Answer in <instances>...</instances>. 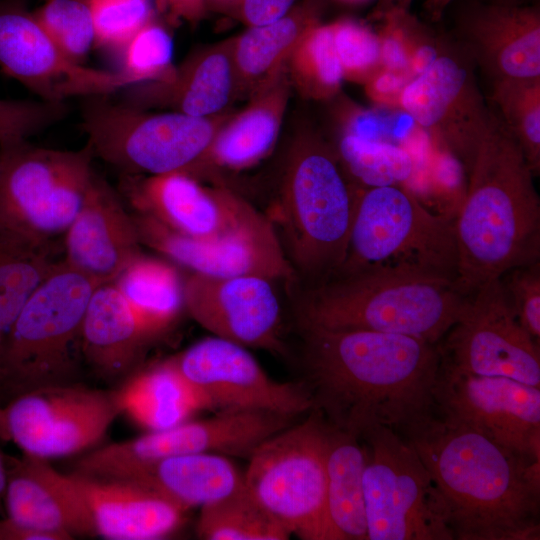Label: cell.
<instances>
[{
  "mask_svg": "<svg viewBox=\"0 0 540 540\" xmlns=\"http://www.w3.org/2000/svg\"><path fill=\"white\" fill-rule=\"evenodd\" d=\"M272 283L257 276L191 272L184 279V309L213 336L285 354L281 306Z\"/></svg>",
  "mask_w": 540,
  "mask_h": 540,
  "instance_id": "d6986e66",
  "label": "cell"
},
{
  "mask_svg": "<svg viewBox=\"0 0 540 540\" xmlns=\"http://www.w3.org/2000/svg\"><path fill=\"white\" fill-rule=\"evenodd\" d=\"M96 282L60 261L14 320L0 353V379L26 392L65 383L81 355V330Z\"/></svg>",
  "mask_w": 540,
  "mask_h": 540,
  "instance_id": "52a82bcc",
  "label": "cell"
},
{
  "mask_svg": "<svg viewBox=\"0 0 540 540\" xmlns=\"http://www.w3.org/2000/svg\"><path fill=\"white\" fill-rule=\"evenodd\" d=\"M317 23L310 12H296L261 26H252L232 43L236 81L259 84L277 76L303 33Z\"/></svg>",
  "mask_w": 540,
  "mask_h": 540,
  "instance_id": "1f68e13d",
  "label": "cell"
},
{
  "mask_svg": "<svg viewBox=\"0 0 540 540\" xmlns=\"http://www.w3.org/2000/svg\"><path fill=\"white\" fill-rule=\"evenodd\" d=\"M133 219L141 244L193 273L273 282L297 279L273 221L260 211L236 231L213 240L184 236L147 215L137 213Z\"/></svg>",
  "mask_w": 540,
  "mask_h": 540,
  "instance_id": "2e32d148",
  "label": "cell"
},
{
  "mask_svg": "<svg viewBox=\"0 0 540 540\" xmlns=\"http://www.w3.org/2000/svg\"><path fill=\"white\" fill-rule=\"evenodd\" d=\"M1 1V0H0Z\"/></svg>",
  "mask_w": 540,
  "mask_h": 540,
  "instance_id": "11a10c76",
  "label": "cell"
},
{
  "mask_svg": "<svg viewBox=\"0 0 540 540\" xmlns=\"http://www.w3.org/2000/svg\"><path fill=\"white\" fill-rule=\"evenodd\" d=\"M325 422L327 540H367L362 442L359 437Z\"/></svg>",
  "mask_w": 540,
  "mask_h": 540,
  "instance_id": "f1b7e54d",
  "label": "cell"
},
{
  "mask_svg": "<svg viewBox=\"0 0 540 540\" xmlns=\"http://www.w3.org/2000/svg\"><path fill=\"white\" fill-rule=\"evenodd\" d=\"M52 248H36L0 235V353L21 308L58 266Z\"/></svg>",
  "mask_w": 540,
  "mask_h": 540,
  "instance_id": "836d02e7",
  "label": "cell"
},
{
  "mask_svg": "<svg viewBox=\"0 0 540 540\" xmlns=\"http://www.w3.org/2000/svg\"><path fill=\"white\" fill-rule=\"evenodd\" d=\"M287 97V80L279 73L258 89L243 111L218 129L204 156L186 172L195 175L212 164L242 170L261 161L278 138Z\"/></svg>",
  "mask_w": 540,
  "mask_h": 540,
  "instance_id": "484cf974",
  "label": "cell"
},
{
  "mask_svg": "<svg viewBox=\"0 0 540 540\" xmlns=\"http://www.w3.org/2000/svg\"><path fill=\"white\" fill-rule=\"evenodd\" d=\"M359 438L367 540H454L445 502L410 443L383 425Z\"/></svg>",
  "mask_w": 540,
  "mask_h": 540,
  "instance_id": "9c48e42d",
  "label": "cell"
},
{
  "mask_svg": "<svg viewBox=\"0 0 540 540\" xmlns=\"http://www.w3.org/2000/svg\"><path fill=\"white\" fill-rule=\"evenodd\" d=\"M7 484V464L0 450V515L5 517V492Z\"/></svg>",
  "mask_w": 540,
  "mask_h": 540,
  "instance_id": "681fc988",
  "label": "cell"
},
{
  "mask_svg": "<svg viewBox=\"0 0 540 540\" xmlns=\"http://www.w3.org/2000/svg\"><path fill=\"white\" fill-rule=\"evenodd\" d=\"M6 516L61 540L96 536L80 491L70 474H62L48 459L24 454L7 465Z\"/></svg>",
  "mask_w": 540,
  "mask_h": 540,
  "instance_id": "7402d4cb",
  "label": "cell"
},
{
  "mask_svg": "<svg viewBox=\"0 0 540 540\" xmlns=\"http://www.w3.org/2000/svg\"><path fill=\"white\" fill-rule=\"evenodd\" d=\"M116 395L121 413L149 431L174 427L202 409L169 360L134 374Z\"/></svg>",
  "mask_w": 540,
  "mask_h": 540,
  "instance_id": "4dcf8cb0",
  "label": "cell"
},
{
  "mask_svg": "<svg viewBox=\"0 0 540 540\" xmlns=\"http://www.w3.org/2000/svg\"><path fill=\"white\" fill-rule=\"evenodd\" d=\"M500 120L519 145L534 175L540 172V77L493 81Z\"/></svg>",
  "mask_w": 540,
  "mask_h": 540,
  "instance_id": "d590c367",
  "label": "cell"
},
{
  "mask_svg": "<svg viewBox=\"0 0 540 540\" xmlns=\"http://www.w3.org/2000/svg\"><path fill=\"white\" fill-rule=\"evenodd\" d=\"M0 66L40 99L103 96L126 85L119 73L85 67L67 57L32 12L0 1Z\"/></svg>",
  "mask_w": 540,
  "mask_h": 540,
  "instance_id": "ac0fdd59",
  "label": "cell"
},
{
  "mask_svg": "<svg viewBox=\"0 0 540 540\" xmlns=\"http://www.w3.org/2000/svg\"><path fill=\"white\" fill-rule=\"evenodd\" d=\"M293 79L306 96L324 100L334 96L344 79L335 51L331 25L310 26L288 59Z\"/></svg>",
  "mask_w": 540,
  "mask_h": 540,
  "instance_id": "8d00e7d4",
  "label": "cell"
},
{
  "mask_svg": "<svg viewBox=\"0 0 540 540\" xmlns=\"http://www.w3.org/2000/svg\"><path fill=\"white\" fill-rule=\"evenodd\" d=\"M235 82L232 43L224 44L190 57L176 68L169 83L128 87L124 103L138 108L163 105L188 115L211 117L228 103Z\"/></svg>",
  "mask_w": 540,
  "mask_h": 540,
  "instance_id": "d4e9b609",
  "label": "cell"
},
{
  "mask_svg": "<svg viewBox=\"0 0 540 540\" xmlns=\"http://www.w3.org/2000/svg\"><path fill=\"white\" fill-rule=\"evenodd\" d=\"M32 13L48 37L71 60L81 63L95 45L93 20L85 0H46Z\"/></svg>",
  "mask_w": 540,
  "mask_h": 540,
  "instance_id": "f35d334b",
  "label": "cell"
},
{
  "mask_svg": "<svg viewBox=\"0 0 540 540\" xmlns=\"http://www.w3.org/2000/svg\"><path fill=\"white\" fill-rule=\"evenodd\" d=\"M499 280L516 318L540 343V261L515 267Z\"/></svg>",
  "mask_w": 540,
  "mask_h": 540,
  "instance_id": "7bdbcfd3",
  "label": "cell"
},
{
  "mask_svg": "<svg viewBox=\"0 0 540 540\" xmlns=\"http://www.w3.org/2000/svg\"><path fill=\"white\" fill-rule=\"evenodd\" d=\"M468 172L455 217L456 281L471 294L540 261V199L522 150L492 113Z\"/></svg>",
  "mask_w": 540,
  "mask_h": 540,
  "instance_id": "3957f363",
  "label": "cell"
},
{
  "mask_svg": "<svg viewBox=\"0 0 540 540\" xmlns=\"http://www.w3.org/2000/svg\"><path fill=\"white\" fill-rule=\"evenodd\" d=\"M196 532L205 540H285L290 532L248 491L200 507Z\"/></svg>",
  "mask_w": 540,
  "mask_h": 540,
  "instance_id": "d6a6232c",
  "label": "cell"
},
{
  "mask_svg": "<svg viewBox=\"0 0 540 540\" xmlns=\"http://www.w3.org/2000/svg\"><path fill=\"white\" fill-rule=\"evenodd\" d=\"M330 25L344 79L364 84L381 68L377 33L350 19L339 20Z\"/></svg>",
  "mask_w": 540,
  "mask_h": 540,
  "instance_id": "60d3db41",
  "label": "cell"
},
{
  "mask_svg": "<svg viewBox=\"0 0 540 540\" xmlns=\"http://www.w3.org/2000/svg\"><path fill=\"white\" fill-rule=\"evenodd\" d=\"M173 40L167 30L153 20L137 31L120 51L117 70L126 88L139 84H166L173 80Z\"/></svg>",
  "mask_w": 540,
  "mask_h": 540,
  "instance_id": "74e56055",
  "label": "cell"
},
{
  "mask_svg": "<svg viewBox=\"0 0 540 540\" xmlns=\"http://www.w3.org/2000/svg\"><path fill=\"white\" fill-rule=\"evenodd\" d=\"M325 423L311 409L305 419L263 441L244 473L248 491L303 540H327Z\"/></svg>",
  "mask_w": 540,
  "mask_h": 540,
  "instance_id": "8fae6325",
  "label": "cell"
},
{
  "mask_svg": "<svg viewBox=\"0 0 540 540\" xmlns=\"http://www.w3.org/2000/svg\"><path fill=\"white\" fill-rule=\"evenodd\" d=\"M120 479L149 487L188 510L215 502L245 486L244 474L227 456L218 453L163 458Z\"/></svg>",
  "mask_w": 540,
  "mask_h": 540,
  "instance_id": "83f0119b",
  "label": "cell"
},
{
  "mask_svg": "<svg viewBox=\"0 0 540 540\" xmlns=\"http://www.w3.org/2000/svg\"><path fill=\"white\" fill-rule=\"evenodd\" d=\"M451 1L452 0H427L425 8L431 16L437 18L443 13Z\"/></svg>",
  "mask_w": 540,
  "mask_h": 540,
  "instance_id": "f907efd6",
  "label": "cell"
},
{
  "mask_svg": "<svg viewBox=\"0 0 540 540\" xmlns=\"http://www.w3.org/2000/svg\"><path fill=\"white\" fill-rule=\"evenodd\" d=\"M82 127L94 156L128 174L188 171L204 156L219 126L211 117L149 113L102 96L89 97Z\"/></svg>",
  "mask_w": 540,
  "mask_h": 540,
  "instance_id": "30bf717a",
  "label": "cell"
},
{
  "mask_svg": "<svg viewBox=\"0 0 540 540\" xmlns=\"http://www.w3.org/2000/svg\"><path fill=\"white\" fill-rule=\"evenodd\" d=\"M0 540H61L55 534L37 530L7 516L0 519Z\"/></svg>",
  "mask_w": 540,
  "mask_h": 540,
  "instance_id": "7dc6e473",
  "label": "cell"
},
{
  "mask_svg": "<svg viewBox=\"0 0 540 540\" xmlns=\"http://www.w3.org/2000/svg\"><path fill=\"white\" fill-rule=\"evenodd\" d=\"M293 0H242L243 15L251 26L279 20L290 9Z\"/></svg>",
  "mask_w": 540,
  "mask_h": 540,
  "instance_id": "bcb514c9",
  "label": "cell"
},
{
  "mask_svg": "<svg viewBox=\"0 0 540 540\" xmlns=\"http://www.w3.org/2000/svg\"><path fill=\"white\" fill-rule=\"evenodd\" d=\"M358 186L347 178L336 151L318 137L291 150L276 206L277 230L297 279L320 282L342 265Z\"/></svg>",
  "mask_w": 540,
  "mask_h": 540,
  "instance_id": "5b68a950",
  "label": "cell"
},
{
  "mask_svg": "<svg viewBox=\"0 0 540 540\" xmlns=\"http://www.w3.org/2000/svg\"><path fill=\"white\" fill-rule=\"evenodd\" d=\"M460 32L470 53L493 81L540 77L538 6L480 4L463 15Z\"/></svg>",
  "mask_w": 540,
  "mask_h": 540,
  "instance_id": "603a6c76",
  "label": "cell"
},
{
  "mask_svg": "<svg viewBox=\"0 0 540 540\" xmlns=\"http://www.w3.org/2000/svg\"><path fill=\"white\" fill-rule=\"evenodd\" d=\"M399 107L469 170L491 112L463 60L442 52L405 86Z\"/></svg>",
  "mask_w": 540,
  "mask_h": 540,
  "instance_id": "e0dca14e",
  "label": "cell"
},
{
  "mask_svg": "<svg viewBox=\"0 0 540 540\" xmlns=\"http://www.w3.org/2000/svg\"><path fill=\"white\" fill-rule=\"evenodd\" d=\"M0 235L36 248H52L77 215L93 175L91 146L77 151L32 147L1 148Z\"/></svg>",
  "mask_w": 540,
  "mask_h": 540,
  "instance_id": "ba28073f",
  "label": "cell"
},
{
  "mask_svg": "<svg viewBox=\"0 0 540 540\" xmlns=\"http://www.w3.org/2000/svg\"><path fill=\"white\" fill-rule=\"evenodd\" d=\"M6 165V156L5 154L0 150V178L3 174V171L5 169Z\"/></svg>",
  "mask_w": 540,
  "mask_h": 540,
  "instance_id": "db71d44e",
  "label": "cell"
},
{
  "mask_svg": "<svg viewBox=\"0 0 540 540\" xmlns=\"http://www.w3.org/2000/svg\"><path fill=\"white\" fill-rule=\"evenodd\" d=\"M140 245L133 215L110 184L93 173L65 232L64 263L98 285L112 283L141 253Z\"/></svg>",
  "mask_w": 540,
  "mask_h": 540,
  "instance_id": "44dd1931",
  "label": "cell"
},
{
  "mask_svg": "<svg viewBox=\"0 0 540 540\" xmlns=\"http://www.w3.org/2000/svg\"><path fill=\"white\" fill-rule=\"evenodd\" d=\"M391 2L392 0H379L375 10V15L380 18L387 11Z\"/></svg>",
  "mask_w": 540,
  "mask_h": 540,
  "instance_id": "f5cc1de1",
  "label": "cell"
},
{
  "mask_svg": "<svg viewBox=\"0 0 540 540\" xmlns=\"http://www.w3.org/2000/svg\"><path fill=\"white\" fill-rule=\"evenodd\" d=\"M149 337L114 285H98L87 304L81 355L106 379L130 372Z\"/></svg>",
  "mask_w": 540,
  "mask_h": 540,
  "instance_id": "4316f807",
  "label": "cell"
},
{
  "mask_svg": "<svg viewBox=\"0 0 540 540\" xmlns=\"http://www.w3.org/2000/svg\"><path fill=\"white\" fill-rule=\"evenodd\" d=\"M468 295L446 277L395 271L336 274L300 291L296 323L401 334L438 344L460 317Z\"/></svg>",
  "mask_w": 540,
  "mask_h": 540,
  "instance_id": "277c9868",
  "label": "cell"
},
{
  "mask_svg": "<svg viewBox=\"0 0 540 540\" xmlns=\"http://www.w3.org/2000/svg\"><path fill=\"white\" fill-rule=\"evenodd\" d=\"M346 174L360 188L402 186L415 174L416 159L404 146L343 133L336 150Z\"/></svg>",
  "mask_w": 540,
  "mask_h": 540,
  "instance_id": "e575fe53",
  "label": "cell"
},
{
  "mask_svg": "<svg viewBox=\"0 0 540 540\" xmlns=\"http://www.w3.org/2000/svg\"><path fill=\"white\" fill-rule=\"evenodd\" d=\"M112 283L149 339L169 328L184 309V279L164 260L140 253Z\"/></svg>",
  "mask_w": 540,
  "mask_h": 540,
  "instance_id": "f546056e",
  "label": "cell"
},
{
  "mask_svg": "<svg viewBox=\"0 0 540 540\" xmlns=\"http://www.w3.org/2000/svg\"><path fill=\"white\" fill-rule=\"evenodd\" d=\"M411 80L406 72L381 67L364 83L365 91L376 104L399 107L400 96Z\"/></svg>",
  "mask_w": 540,
  "mask_h": 540,
  "instance_id": "f6af8a7d",
  "label": "cell"
},
{
  "mask_svg": "<svg viewBox=\"0 0 540 540\" xmlns=\"http://www.w3.org/2000/svg\"><path fill=\"white\" fill-rule=\"evenodd\" d=\"M89 510L96 535L109 540H154L180 527L188 509L127 479L70 474Z\"/></svg>",
  "mask_w": 540,
  "mask_h": 540,
  "instance_id": "cb8c5ba5",
  "label": "cell"
},
{
  "mask_svg": "<svg viewBox=\"0 0 540 540\" xmlns=\"http://www.w3.org/2000/svg\"><path fill=\"white\" fill-rule=\"evenodd\" d=\"M168 360L202 409L295 416L312 409L302 382L272 379L247 348L235 342L207 337Z\"/></svg>",
  "mask_w": 540,
  "mask_h": 540,
  "instance_id": "5bb4252c",
  "label": "cell"
},
{
  "mask_svg": "<svg viewBox=\"0 0 540 540\" xmlns=\"http://www.w3.org/2000/svg\"><path fill=\"white\" fill-rule=\"evenodd\" d=\"M297 328L299 381L331 425L357 437L383 425L404 437L439 415L438 344L370 330Z\"/></svg>",
  "mask_w": 540,
  "mask_h": 540,
  "instance_id": "6da1fadb",
  "label": "cell"
},
{
  "mask_svg": "<svg viewBox=\"0 0 540 540\" xmlns=\"http://www.w3.org/2000/svg\"><path fill=\"white\" fill-rule=\"evenodd\" d=\"M435 401L440 415L495 443L540 460V387L504 376H480L441 364Z\"/></svg>",
  "mask_w": 540,
  "mask_h": 540,
  "instance_id": "9a60e30c",
  "label": "cell"
},
{
  "mask_svg": "<svg viewBox=\"0 0 540 540\" xmlns=\"http://www.w3.org/2000/svg\"><path fill=\"white\" fill-rule=\"evenodd\" d=\"M67 114L65 102L0 98V147L12 146L59 122Z\"/></svg>",
  "mask_w": 540,
  "mask_h": 540,
  "instance_id": "b9f144b4",
  "label": "cell"
},
{
  "mask_svg": "<svg viewBox=\"0 0 540 540\" xmlns=\"http://www.w3.org/2000/svg\"><path fill=\"white\" fill-rule=\"evenodd\" d=\"M438 346L441 364L451 369L540 387V343L516 318L499 279L468 295Z\"/></svg>",
  "mask_w": 540,
  "mask_h": 540,
  "instance_id": "4fadbf2b",
  "label": "cell"
},
{
  "mask_svg": "<svg viewBox=\"0 0 540 540\" xmlns=\"http://www.w3.org/2000/svg\"><path fill=\"white\" fill-rule=\"evenodd\" d=\"M122 192L138 214L184 236L213 240L232 233L259 211L222 187H207L185 171L122 180Z\"/></svg>",
  "mask_w": 540,
  "mask_h": 540,
  "instance_id": "ffe728a7",
  "label": "cell"
},
{
  "mask_svg": "<svg viewBox=\"0 0 540 540\" xmlns=\"http://www.w3.org/2000/svg\"><path fill=\"white\" fill-rule=\"evenodd\" d=\"M120 414L116 391L44 385L21 393L0 409V437L24 454L62 457L96 444Z\"/></svg>",
  "mask_w": 540,
  "mask_h": 540,
  "instance_id": "7c38bea8",
  "label": "cell"
},
{
  "mask_svg": "<svg viewBox=\"0 0 540 540\" xmlns=\"http://www.w3.org/2000/svg\"><path fill=\"white\" fill-rule=\"evenodd\" d=\"M407 12L394 10L380 17L382 26L377 35L380 43L381 67L406 72L410 75L405 31V14Z\"/></svg>",
  "mask_w": 540,
  "mask_h": 540,
  "instance_id": "ee69618b",
  "label": "cell"
},
{
  "mask_svg": "<svg viewBox=\"0 0 540 540\" xmlns=\"http://www.w3.org/2000/svg\"><path fill=\"white\" fill-rule=\"evenodd\" d=\"M166 3L173 13L186 20L198 19L204 8L203 0H166Z\"/></svg>",
  "mask_w": 540,
  "mask_h": 540,
  "instance_id": "c3c4849f",
  "label": "cell"
},
{
  "mask_svg": "<svg viewBox=\"0 0 540 540\" xmlns=\"http://www.w3.org/2000/svg\"><path fill=\"white\" fill-rule=\"evenodd\" d=\"M412 1L413 0H392V2L389 5V8L387 9V11L384 14H386V13H388L390 11H394V10L408 11L409 6L411 5Z\"/></svg>",
  "mask_w": 540,
  "mask_h": 540,
  "instance_id": "816d5d0a",
  "label": "cell"
},
{
  "mask_svg": "<svg viewBox=\"0 0 540 540\" xmlns=\"http://www.w3.org/2000/svg\"><path fill=\"white\" fill-rule=\"evenodd\" d=\"M403 438L439 490L454 540L540 539V460L440 414Z\"/></svg>",
  "mask_w": 540,
  "mask_h": 540,
  "instance_id": "7a4b0ae2",
  "label": "cell"
},
{
  "mask_svg": "<svg viewBox=\"0 0 540 540\" xmlns=\"http://www.w3.org/2000/svg\"><path fill=\"white\" fill-rule=\"evenodd\" d=\"M94 25L95 45L121 51L153 17L151 0H85Z\"/></svg>",
  "mask_w": 540,
  "mask_h": 540,
  "instance_id": "ab89813d",
  "label": "cell"
},
{
  "mask_svg": "<svg viewBox=\"0 0 540 540\" xmlns=\"http://www.w3.org/2000/svg\"><path fill=\"white\" fill-rule=\"evenodd\" d=\"M455 218L435 214L402 186L359 188L344 261L336 274L418 273L456 280Z\"/></svg>",
  "mask_w": 540,
  "mask_h": 540,
  "instance_id": "8992f818",
  "label": "cell"
}]
</instances>
